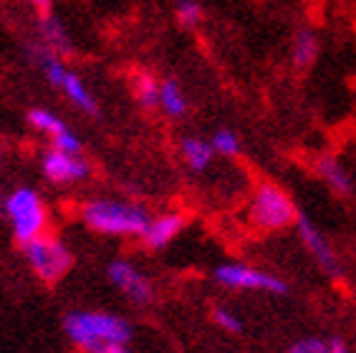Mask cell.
Instances as JSON below:
<instances>
[{
  "label": "cell",
  "mask_w": 356,
  "mask_h": 353,
  "mask_svg": "<svg viewBox=\"0 0 356 353\" xmlns=\"http://www.w3.org/2000/svg\"><path fill=\"white\" fill-rule=\"evenodd\" d=\"M66 333L76 346L89 353H106L111 346H127L131 338L129 323L109 313H71Z\"/></svg>",
  "instance_id": "cell-1"
},
{
  "label": "cell",
  "mask_w": 356,
  "mask_h": 353,
  "mask_svg": "<svg viewBox=\"0 0 356 353\" xmlns=\"http://www.w3.org/2000/svg\"><path fill=\"white\" fill-rule=\"evenodd\" d=\"M298 210L293 199L273 182H261L255 187L250 204H248V220L255 230L261 232H278L298 222Z\"/></svg>",
  "instance_id": "cell-2"
},
{
  "label": "cell",
  "mask_w": 356,
  "mask_h": 353,
  "mask_svg": "<svg viewBox=\"0 0 356 353\" xmlns=\"http://www.w3.org/2000/svg\"><path fill=\"white\" fill-rule=\"evenodd\" d=\"M83 220L91 230L106 232V235H144L152 222L142 207L127 202H109V199H96L86 204Z\"/></svg>",
  "instance_id": "cell-3"
},
{
  "label": "cell",
  "mask_w": 356,
  "mask_h": 353,
  "mask_svg": "<svg viewBox=\"0 0 356 353\" xmlns=\"http://www.w3.org/2000/svg\"><path fill=\"white\" fill-rule=\"evenodd\" d=\"M6 212L18 243L28 245L43 235V224H46V212H43L41 197L33 190H15L6 202Z\"/></svg>",
  "instance_id": "cell-4"
},
{
  "label": "cell",
  "mask_w": 356,
  "mask_h": 353,
  "mask_svg": "<svg viewBox=\"0 0 356 353\" xmlns=\"http://www.w3.org/2000/svg\"><path fill=\"white\" fill-rule=\"evenodd\" d=\"M215 280L220 286L235 288V290H261V293H275L283 295L288 290L281 278H275L270 272H263L253 265L245 263H225L215 270Z\"/></svg>",
  "instance_id": "cell-5"
},
{
  "label": "cell",
  "mask_w": 356,
  "mask_h": 353,
  "mask_svg": "<svg viewBox=\"0 0 356 353\" xmlns=\"http://www.w3.org/2000/svg\"><path fill=\"white\" fill-rule=\"evenodd\" d=\"M26 258L31 268L38 272V278L48 280V283L58 280L71 268V252L48 235H41L38 240L26 245Z\"/></svg>",
  "instance_id": "cell-6"
},
{
  "label": "cell",
  "mask_w": 356,
  "mask_h": 353,
  "mask_svg": "<svg viewBox=\"0 0 356 353\" xmlns=\"http://www.w3.org/2000/svg\"><path fill=\"white\" fill-rule=\"evenodd\" d=\"M296 230H298V235H301V243L306 245V250L314 255V260L318 265H321L323 272H329V275H339L341 272V268H339V260H336L334 250H331V245L326 243V238H323L321 232L316 230V224L311 222L309 217H298V222H296Z\"/></svg>",
  "instance_id": "cell-7"
},
{
  "label": "cell",
  "mask_w": 356,
  "mask_h": 353,
  "mask_svg": "<svg viewBox=\"0 0 356 353\" xmlns=\"http://www.w3.org/2000/svg\"><path fill=\"white\" fill-rule=\"evenodd\" d=\"M109 278H111V283H114V286H117L127 298L134 300V303H149V298H152L149 280L144 278L134 265L124 263V260L111 263L109 265Z\"/></svg>",
  "instance_id": "cell-8"
},
{
  "label": "cell",
  "mask_w": 356,
  "mask_h": 353,
  "mask_svg": "<svg viewBox=\"0 0 356 353\" xmlns=\"http://www.w3.org/2000/svg\"><path fill=\"white\" fill-rule=\"evenodd\" d=\"M43 172L51 182H71V179H81L86 174V164L63 151H48L43 159Z\"/></svg>",
  "instance_id": "cell-9"
},
{
  "label": "cell",
  "mask_w": 356,
  "mask_h": 353,
  "mask_svg": "<svg viewBox=\"0 0 356 353\" xmlns=\"http://www.w3.org/2000/svg\"><path fill=\"white\" fill-rule=\"evenodd\" d=\"M185 227V217L177 215V212H170V215H162V217L152 220L147 232L142 235L144 245L152 247V250H162L165 245H170V240L177 238V232Z\"/></svg>",
  "instance_id": "cell-10"
},
{
  "label": "cell",
  "mask_w": 356,
  "mask_h": 353,
  "mask_svg": "<svg viewBox=\"0 0 356 353\" xmlns=\"http://www.w3.org/2000/svg\"><path fill=\"white\" fill-rule=\"evenodd\" d=\"M316 174L321 176L323 182L329 184L331 190L339 195H349L351 192V176L343 170V164L331 154H321L316 159Z\"/></svg>",
  "instance_id": "cell-11"
},
{
  "label": "cell",
  "mask_w": 356,
  "mask_h": 353,
  "mask_svg": "<svg viewBox=\"0 0 356 353\" xmlns=\"http://www.w3.org/2000/svg\"><path fill=\"white\" fill-rule=\"evenodd\" d=\"M318 58V35L314 31H298L293 38V48H291V61L296 68H309L311 63Z\"/></svg>",
  "instance_id": "cell-12"
},
{
  "label": "cell",
  "mask_w": 356,
  "mask_h": 353,
  "mask_svg": "<svg viewBox=\"0 0 356 353\" xmlns=\"http://www.w3.org/2000/svg\"><path fill=\"white\" fill-rule=\"evenodd\" d=\"M182 156H185V162L190 164V170L202 172L213 162L215 149L210 142H202V139L190 136V139H182Z\"/></svg>",
  "instance_id": "cell-13"
},
{
  "label": "cell",
  "mask_w": 356,
  "mask_h": 353,
  "mask_svg": "<svg viewBox=\"0 0 356 353\" xmlns=\"http://www.w3.org/2000/svg\"><path fill=\"white\" fill-rule=\"evenodd\" d=\"M159 106L167 111L170 116H182L187 111V101L179 86L175 81H162V88H159Z\"/></svg>",
  "instance_id": "cell-14"
},
{
  "label": "cell",
  "mask_w": 356,
  "mask_h": 353,
  "mask_svg": "<svg viewBox=\"0 0 356 353\" xmlns=\"http://www.w3.org/2000/svg\"><path fill=\"white\" fill-rule=\"evenodd\" d=\"M63 91H66V96H69L71 101L79 106V109L89 111V114H94L96 111V104L94 99H91V94L86 91V86H83V81L79 79V76L74 74H66V79H63Z\"/></svg>",
  "instance_id": "cell-15"
},
{
  "label": "cell",
  "mask_w": 356,
  "mask_h": 353,
  "mask_svg": "<svg viewBox=\"0 0 356 353\" xmlns=\"http://www.w3.org/2000/svg\"><path fill=\"white\" fill-rule=\"evenodd\" d=\"M159 88H162V83L152 74H137V79H134V94H137L139 104L147 109L159 104Z\"/></svg>",
  "instance_id": "cell-16"
},
{
  "label": "cell",
  "mask_w": 356,
  "mask_h": 353,
  "mask_svg": "<svg viewBox=\"0 0 356 353\" xmlns=\"http://www.w3.org/2000/svg\"><path fill=\"white\" fill-rule=\"evenodd\" d=\"M28 119H31V124H33L35 129H41V131H48V134H63L66 131V126H63L61 119H56L54 114H48V111L43 109H33L31 114H28Z\"/></svg>",
  "instance_id": "cell-17"
},
{
  "label": "cell",
  "mask_w": 356,
  "mask_h": 353,
  "mask_svg": "<svg viewBox=\"0 0 356 353\" xmlns=\"http://www.w3.org/2000/svg\"><path fill=\"white\" fill-rule=\"evenodd\" d=\"M210 144H213V149L222 156H235L240 151L238 136H235V131H230V129H218Z\"/></svg>",
  "instance_id": "cell-18"
},
{
  "label": "cell",
  "mask_w": 356,
  "mask_h": 353,
  "mask_svg": "<svg viewBox=\"0 0 356 353\" xmlns=\"http://www.w3.org/2000/svg\"><path fill=\"white\" fill-rule=\"evenodd\" d=\"M38 61H41L43 71H46L48 81L54 83V86L61 88L63 86V79H66V71H63L61 61H58L54 54H48V51H38Z\"/></svg>",
  "instance_id": "cell-19"
},
{
  "label": "cell",
  "mask_w": 356,
  "mask_h": 353,
  "mask_svg": "<svg viewBox=\"0 0 356 353\" xmlns=\"http://www.w3.org/2000/svg\"><path fill=\"white\" fill-rule=\"evenodd\" d=\"M177 21L185 28L197 26V23L202 21V6H200V3H190V0L179 3L177 6Z\"/></svg>",
  "instance_id": "cell-20"
},
{
  "label": "cell",
  "mask_w": 356,
  "mask_h": 353,
  "mask_svg": "<svg viewBox=\"0 0 356 353\" xmlns=\"http://www.w3.org/2000/svg\"><path fill=\"white\" fill-rule=\"evenodd\" d=\"M288 353H331V343L321 338H301L288 348Z\"/></svg>",
  "instance_id": "cell-21"
},
{
  "label": "cell",
  "mask_w": 356,
  "mask_h": 353,
  "mask_svg": "<svg viewBox=\"0 0 356 353\" xmlns=\"http://www.w3.org/2000/svg\"><path fill=\"white\" fill-rule=\"evenodd\" d=\"M213 318L220 328H225V331H230V333H238L240 328H243V323H240L238 315H235L233 311H227V308H215Z\"/></svg>",
  "instance_id": "cell-22"
},
{
  "label": "cell",
  "mask_w": 356,
  "mask_h": 353,
  "mask_svg": "<svg viewBox=\"0 0 356 353\" xmlns=\"http://www.w3.org/2000/svg\"><path fill=\"white\" fill-rule=\"evenodd\" d=\"M54 149L56 151H63V154H79V149H81V144H79V139H76L74 134H69V131H63V134L54 136Z\"/></svg>",
  "instance_id": "cell-23"
},
{
  "label": "cell",
  "mask_w": 356,
  "mask_h": 353,
  "mask_svg": "<svg viewBox=\"0 0 356 353\" xmlns=\"http://www.w3.org/2000/svg\"><path fill=\"white\" fill-rule=\"evenodd\" d=\"M43 33L48 35V38H51V41H54V46H58V43H61L63 48L69 46V41H66V35H63V31H61V26H58V23L54 21V18H46V21H43Z\"/></svg>",
  "instance_id": "cell-24"
},
{
  "label": "cell",
  "mask_w": 356,
  "mask_h": 353,
  "mask_svg": "<svg viewBox=\"0 0 356 353\" xmlns=\"http://www.w3.org/2000/svg\"><path fill=\"white\" fill-rule=\"evenodd\" d=\"M331 353H351V351L346 348V343H343V340L334 338V340H331Z\"/></svg>",
  "instance_id": "cell-25"
}]
</instances>
